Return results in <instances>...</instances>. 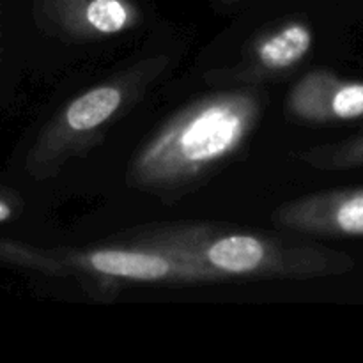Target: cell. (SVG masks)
Listing matches in <instances>:
<instances>
[{
  "mask_svg": "<svg viewBox=\"0 0 363 363\" xmlns=\"http://www.w3.org/2000/svg\"><path fill=\"white\" fill-rule=\"evenodd\" d=\"M248 98H216L191 110L145 147L137 170L147 181H172L218 162L241 144L254 117Z\"/></svg>",
  "mask_w": 363,
  "mask_h": 363,
  "instance_id": "1",
  "label": "cell"
},
{
  "mask_svg": "<svg viewBox=\"0 0 363 363\" xmlns=\"http://www.w3.org/2000/svg\"><path fill=\"white\" fill-rule=\"evenodd\" d=\"M87 266L101 275L113 279L156 282L170 277L191 275L169 259L147 252L130 250H98L87 257Z\"/></svg>",
  "mask_w": 363,
  "mask_h": 363,
  "instance_id": "2",
  "label": "cell"
},
{
  "mask_svg": "<svg viewBox=\"0 0 363 363\" xmlns=\"http://www.w3.org/2000/svg\"><path fill=\"white\" fill-rule=\"evenodd\" d=\"M209 266L230 275H247L268 262V248L257 238L247 234L223 236L204 250Z\"/></svg>",
  "mask_w": 363,
  "mask_h": 363,
  "instance_id": "3",
  "label": "cell"
},
{
  "mask_svg": "<svg viewBox=\"0 0 363 363\" xmlns=\"http://www.w3.org/2000/svg\"><path fill=\"white\" fill-rule=\"evenodd\" d=\"M121 103H123V94L117 87L103 85V87L92 89L67 106L64 113V124L74 131L98 128L99 124L110 119L112 113L117 112Z\"/></svg>",
  "mask_w": 363,
  "mask_h": 363,
  "instance_id": "4",
  "label": "cell"
},
{
  "mask_svg": "<svg viewBox=\"0 0 363 363\" xmlns=\"http://www.w3.org/2000/svg\"><path fill=\"white\" fill-rule=\"evenodd\" d=\"M312 34L303 25H289L284 30L264 41L259 48V57L266 67L282 69L293 66L311 50Z\"/></svg>",
  "mask_w": 363,
  "mask_h": 363,
  "instance_id": "5",
  "label": "cell"
},
{
  "mask_svg": "<svg viewBox=\"0 0 363 363\" xmlns=\"http://www.w3.org/2000/svg\"><path fill=\"white\" fill-rule=\"evenodd\" d=\"M85 20L101 34H117L130 23V11L121 0H92L85 9Z\"/></svg>",
  "mask_w": 363,
  "mask_h": 363,
  "instance_id": "6",
  "label": "cell"
},
{
  "mask_svg": "<svg viewBox=\"0 0 363 363\" xmlns=\"http://www.w3.org/2000/svg\"><path fill=\"white\" fill-rule=\"evenodd\" d=\"M332 116L340 121H354L363 117V82H347L339 85L330 103Z\"/></svg>",
  "mask_w": 363,
  "mask_h": 363,
  "instance_id": "7",
  "label": "cell"
},
{
  "mask_svg": "<svg viewBox=\"0 0 363 363\" xmlns=\"http://www.w3.org/2000/svg\"><path fill=\"white\" fill-rule=\"evenodd\" d=\"M18 213V201L13 194L0 188V223L11 222Z\"/></svg>",
  "mask_w": 363,
  "mask_h": 363,
  "instance_id": "8",
  "label": "cell"
},
{
  "mask_svg": "<svg viewBox=\"0 0 363 363\" xmlns=\"http://www.w3.org/2000/svg\"><path fill=\"white\" fill-rule=\"evenodd\" d=\"M350 156L353 162L357 163H363V138L360 142H358L357 145L353 147V151H350Z\"/></svg>",
  "mask_w": 363,
  "mask_h": 363,
  "instance_id": "9",
  "label": "cell"
}]
</instances>
